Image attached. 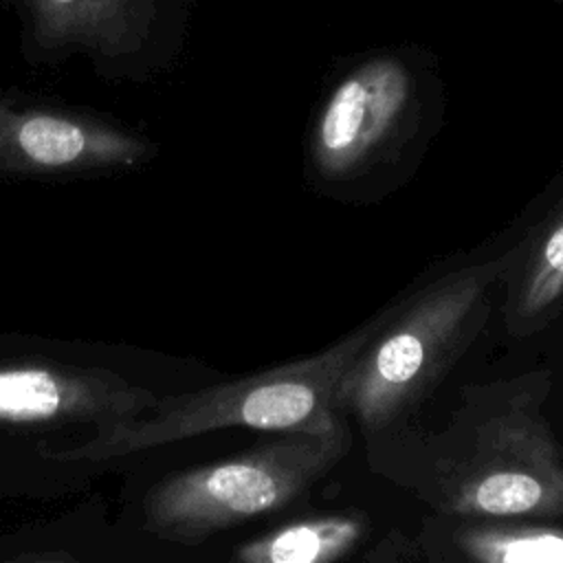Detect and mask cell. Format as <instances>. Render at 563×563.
Wrapping results in <instances>:
<instances>
[{
  "label": "cell",
  "mask_w": 563,
  "mask_h": 563,
  "mask_svg": "<svg viewBox=\"0 0 563 563\" xmlns=\"http://www.w3.org/2000/svg\"><path fill=\"white\" fill-rule=\"evenodd\" d=\"M550 369L468 385L449 420L380 468L446 519H563V444Z\"/></svg>",
  "instance_id": "obj_1"
},
{
  "label": "cell",
  "mask_w": 563,
  "mask_h": 563,
  "mask_svg": "<svg viewBox=\"0 0 563 563\" xmlns=\"http://www.w3.org/2000/svg\"><path fill=\"white\" fill-rule=\"evenodd\" d=\"M389 312L391 308L317 354L196 391L158 398L156 407L143 416L95 429L90 440L51 451L46 457L101 462L224 429L279 435L334 433L347 427L336 402L341 380Z\"/></svg>",
  "instance_id": "obj_2"
},
{
  "label": "cell",
  "mask_w": 563,
  "mask_h": 563,
  "mask_svg": "<svg viewBox=\"0 0 563 563\" xmlns=\"http://www.w3.org/2000/svg\"><path fill=\"white\" fill-rule=\"evenodd\" d=\"M512 249L451 271L391 308L339 387V411L369 438L402 422L484 330Z\"/></svg>",
  "instance_id": "obj_3"
},
{
  "label": "cell",
  "mask_w": 563,
  "mask_h": 563,
  "mask_svg": "<svg viewBox=\"0 0 563 563\" xmlns=\"http://www.w3.org/2000/svg\"><path fill=\"white\" fill-rule=\"evenodd\" d=\"M347 427L334 433L279 435L240 455L156 482L143 497V530L185 545L286 508L347 451Z\"/></svg>",
  "instance_id": "obj_4"
},
{
  "label": "cell",
  "mask_w": 563,
  "mask_h": 563,
  "mask_svg": "<svg viewBox=\"0 0 563 563\" xmlns=\"http://www.w3.org/2000/svg\"><path fill=\"white\" fill-rule=\"evenodd\" d=\"M24 51L42 59L81 53L114 79H145L174 57L185 0H22Z\"/></svg>",
  "instance_id": "obj_5"
},
{
  "label": "cell",
  "mask_w": 563,
  "mask_h": 563,
  "mask_svg": "<svg viewBox=\"0 0 563 563\" xmlns=\"http://www.w3.org/2000/svg\"><path fill=\"white\" fill-rule=\"evenodd\" d=\"M156 145L110 121L0 97V176H75L147 163Z\"/></svg>",
  "instance_id": "obj_6"
},
{
  "label": "cell",
  "mask_w": 563,
  "mask_h": 563,
  "mask_svg": "<svg viewBox=\"0 0 563 563\" xmlns=\"http://www.w3.org/2000/svg\"><path fill=\"white\" fill-rule=\"evenodd\" d=\"M413 75L391 57L345 75L312 132V158L321 176L356 178L396 147L413 117Z\"/></svg>",
  "instance_id": "obj_7"
},
{
  "label": "cell",
  "mask_w": 563,
  "mask_h": 563,
  "mask_svg": "<svg viewBox=\"0 0 563 563\" xmlns=\"http://www.w3.org/2000/svg\"><path fill=\"white\" fill-rule=\"evenodd\" d=\"M158 396L106 367L44 361L0 363V427L33 429L125 422L156 407Z\"/></svg>",
  "instance_id": "obj_8"
},
{
  "label": "cell",
  "mask_w": 563,
  "mask_h": 563,
  "mask_svg": "<svg viewBox=\"0 0 563 563\" xmlns=\"http://www.w3.org/2000/svg\"><path fill=\"white\" fill-rule=\"evenodd\" d=\"M429 563H563V526L528 519H446L424 523Z\"/></svg>",
  "instance_id": "obj_9"
},
{
  "label": "cell",
  "mask_w": 563,
  "mask_h": 563,
  "mask_svg": "<svg viewBox=\"0 0 563 563\" xmlns=\"http://www.w3.org/2000/svg\"><path fill=\"white\" fill-rule=\"evenodd\" d=\"M363 512H328L277 526L233 552V563H339L363 541Z\"/></svg>",
  "instance_id": "obj_10"
},
{
  "label": "cell",
  "mask_w": 563,
  "mask_h": 563,
  "mask_svg": "<svg viewBox=\"0 0 563 563\" xmlns=\"http://www.w3.org/2000/svg\"><path fill=\"white\" fill-rule=\"evenodd\" d=\"M15 563H79L75 556L66 554V552H55V554H44V556H33V559H24V561H15Z\"/></svg>",
  "instance_id": "obj_11"
}]
</instances>
